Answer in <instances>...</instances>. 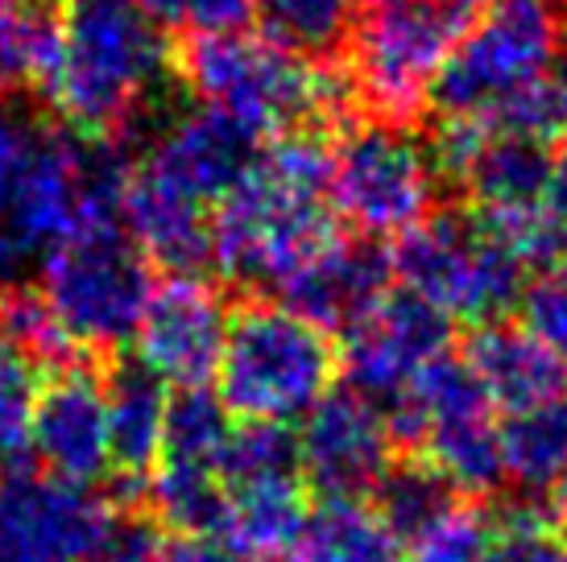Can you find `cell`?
<instances>
[{"mask_svg": "<svg viewBox=\"0 0 567 562\" xmlns=\"http://www.w3.org/2000/svg\"><path fill=\"white\" fill-rule=\"evenodd\" d=\"M128 166L104 140L0 100V294L17 290L66 236L116 219Z\"/></svg>", "mask_w": 567, "mask_h": 562, "instance_id": "obj_1", "label": "cell"}, {"mask_svg": "<svg viewBox=\"0 0 567 562\" xmlns=\"http://www.w3.org/2000/svg\"><path fill=\"white\" fill-rule=\"evenodd\" d=\"M331 145L286 133L257 149L249 174L212 216V261L224 278L282 290L340 236L328 199Z\"/></svg>", "mask_w": 567, "mask_h": 562, "instance_id": "obj_2", "label": "cell"}, {"mask_svg": "<svg viewBox=\"0 0 567 562\" xmlns=\"http://www.w3.org/2000/svg\"><path fill=\"white\" fill-rule=\"evenodd\" d=\"M166 66V33L137 0H75L59 21V46L42 87L63 128L104 140L150 112Z\"/></svg>", "mask_w": 567, "mask_h": 562, "instance_id": "obj_3", "label": "cell"}, {"mask_svg": "<svg viewBox=\"0 0 567 562\" xmlns=\"http://www.w3.org/2000/svg\"><path fill=\"white\" fill-rule=\"evenodd\" d=\"M340 373L331 331L282 302H252L233 314L216 385L224 409L240 422L290 426L323 402Z\"/></svg>", "mask_w": 567, "mask_h": 562, "instance_id": "obj_4", "label": "cell"}, {"mask_svg": "<svg viewBox=\"0 0 567 562\" xmlns=\"http://www.w3.org/2000/svg\"><path fill=\"white\" fill-rule=\"evenodd\" d=\"M183 83L204 108L233 116L252 137L302 133L307 121L344 104L340 79L249 30L190 42L183 54Z\"/></svg>", "mask_w": 567, "mask_h": 562, "instance_id": "obj_5", "label": "cell"}, {"mask_svg": "<svg viewBox=\"0 0 567 562\" xmlns=\"http://www.w3.org/2000/svg\"><path fill=\"white\" fill-rule=\"evenodd\" d=\"M154 269L116 219H92L42 261L38 298L66 347L112 352L137 340L154 298Z\"/></svg>", "mask_w": 567, "mask_h": 562, "instance_id": "obj_6", "label": "cell"}, {"mask_svg": "<svg viewBox=\"0 0 567 562\" xmlns=\"http://www.w3.org/2000/svg\"><path fill=\"white\" fill-rule=\"evenodd\" d=\"M526 273L514 252L485 228L481 216L431 211L390 249V278L447 323H497L526 294Z\"/></svg>", "mask_w": 567, "mask_h": 562, "instance_id": "obj_7", "label": "cell"}, {"mask_svg": "<svg viewBox=\"0 0 567 562\" xmlns=\"http://www.w3.org/2000/svg\"><path fill=\"white\" fill-rule=\"evenodd\" d=\"M440 162L431 145L394 121H364L331 145L328 199L361 240L402 236L435 207Z\"/></svg>", "mask_w": 567, "mask_h": 562, "instance_id": "obj_8", "label": "cell"}, {"mask_svg": "<svg viewBox=\"0 0 567 562\" xmlns=\"http://www.w3.org/2000/svg\"><path fill=\"white\" fill-rule=\"evenodd\" d=\"M559 63V9L551 0H502L460 33L440 79V104L460 121H488L538 87Z\"/></svg>", "mask_w": 567, "mask_h": 562, "instance_id": "obj_9", "label": "cell"}, {"mask_svg": "<svg viewBox=\"0 0 567 562\" xmlns=\"http://www.w3.org/2000/svg\"><path fill=\"white\" fill-rule=\"evenodd\" d=\"M464 17L443 0H394L352 30V87L381 121H410L440 92Z\"/></svg>", "mask_w": 567, "mask_h": 562, "instance_id": "obj_10", "label": "cell"}, {"mask_svg": "<svg viewBox=\"0 0 567 562\" xmlns=\"http://www.w3.org/2000/svg\"><path fill=\"white\" fill-rule=\"evenodd\" d=\"M116 504L47 471L0 476V562H100Z\"/></svg>", "mask_w": 567, "mask_h": 562, "instance_id": "obj_11", "label": "cell"}, {"mask_svg": "<svg viewBox=\"0 0 567 562\" xmlns=\"http://www.w3.org/2000/svg\"><path fill=\"white\" fill-rule=\"evenodd\" d=\"M447 340L452 323L440 311L406 290H385L344 327L340 368L348 373L352 393L385 409L419 381V373L447 356Z\"/></svg>", "mask_w": 567, "mask_h": 562, "instance_id": "obj_12", "label": "cell"}, {"mask_svg": "<svg viewBox=\"0 0 567 562\" xmlns=\"http://www.w3.org/2000/svg\"><path fill=\"white\" fill-rule=\"evenodd\" d=\"M299 471L328 500H364L394 471V430L385 409L352 389H331L302 426Z\"/></svg>", "mask_w": 567, "mask_h": 562, "instance_id": "obj_13", "label": "cell"}, {"mask_svg": "<svg viewBox=\"0 0 567 562\" xmlns=\"http://www.w3.org/2000/svg\"><path fill=\"white\" fill-rule=\"evenodd\" d=\"M233 311L224 294L199 273H178L154 285L137 327V364L154 373L162 385L204 389L207 376H216L224 340H228Z\"/></svg>", "mask_w": 567, "mask_h": 562, "instance_id": "obj_14", "label": "cell"}, {"mask_svg": "<svg viewBox=\"0 0 567 562\" xmlns=\"http://www.w3.org/2000/svg\"><path fill=\"white\" fill-rule=\"evenodd\" d=\"M257 149L261 145L245 125L216 108L195 104L162 121L142 157V170L162 178L178 195H187L190 204L220 207L249 174Z\"/></svg>", "mask_w": 567, "mask_h": 562, "instance_id": "obj_15", "label": "cell"}, {"mask_svg": "<svg viewBox=\"0 0 567 562\" xmlns=\"http://www.w3.org/2000/svg\"><path fill=\"white\" fill-rule=\"evenodd\" d=\"M33 459L47 476L75 488H92L112 471L109 393L92 364L66 360L47 381L33 422Z\"/></svg>", "mask_w": 567, "mask_h": 562, "instance_id": "obj_16", "label": "cell"}, {"mask_svg": "<svg viewBox=\"0 0 567 562\" xmlns=\"http://www.w3.org/2000/svg\"><path fill=\"white\" fill-rule=\"evenodd\" d=\"M116 223L142 249L150 266H162L171 278L199 273L212 261V219L207 207L166 187L150 170H128L116 204Z\"/></svg>", "mask_w": 567, "mask_h": 562, "instance_id": "obj_17", "label": "cell"}, {"mask_svg": "<svg viewBox=\"0 0 567 562\" xmlns=\"http://www.w3.org/2000/svg\"><path fill=\"white\" fill-rule=\"evenodd\" d=\"M390 290V257H381L369 240L336 236L328 249L316 252L307 266L278 290V302L316 327L344 331Z\"/></svg>", "mask_w": 567, "mask_h": 562, "instance_id": "obj_18", "label": "cell"}, {"mask_svg": "<svg viewBox=\"0 0 567 562\" xmlns=\"http://www.w3.org/2000/svg\"><path fill=\"white\" fill-rule=\"evenodd\" d=\"M468 368L481 381L493 409L518 414L526 406H538L567 389V368L547 352V344L526 331V323H485L468 340Z\"/></svg>", "mask_w": 567, "mask_h": 562, "instance_id": "obj_19", "label": "cell"}, {"mask_svg": "<svg viewBox=\"0 0 567 562\" xmlns=\"http://www.w3.org/2000/svg\"><path fill=\"white\" fill-rule=\"evenodd\" d=\"M307 517H311V504H307V480L302 476L224 485L220 538L245 550L252 562L286 559L299 542Z\"/></svg>", "mask_w": 567, "mask_h": 562, "instance_id": "obj_20", "label": "cell"}, {"mask_svg": "<svg viewBox=\"0 0 567 562\" xmlns=\"http://www.w3.org/2000/svg\"><path fill=\"white\" fill-rule=\"evenodd\" d=\"M109 393V435H112V468L128 485H145L150 471L158 468L162 435H166V409L171 393L142 364H121L104 381Z\"/></svg>", "mask_w": 567, "mask_h": 562, "instance_id": "obj_21", "label": "cell"}, {"mask_svg": "<svg viewBox=\"0 0 567 562\" xmlns=\"http://www.w3.org/2000/svg\"><path fill=\"white\" fill-rule=\"evenodd\" d=\"M505 485L522 497H559L567 488V389L505 414L502 422Z\"/></svg>", "mask_w": 567, "mask_h": 562, "instance_id": "obj_22", "label": "cell"}, {"mask_svg": "<svg viewBox=\"0 0 567 562\" xmlns=\"http://www.w3.org/2000/svg\"><path fill=\"white\" fill-rule=\"evenodd\" d=\"M286 562H402V542L369 500H323Z\"/></svg>", "mask_w": 567, "mask_h": 562, "instance_id": "obj_23", "label": "cell"}, {"mask_svg": "<svg viewBox=\"0 0 567 562\" xmlns=\"http://www.w3.org/2000/svg\"><path fill=\"white\" fill-rule=\"evenodd\" d=\"M233 430H237V426H233V414L224 409V402L216 393H207V389L171 393L158 464L220 471L224 451H228V443H233Z\"/></svg>", "mask_w": 567, "mask_h": 562, "instance_id": "obj_24", "label": "cell"}, {"mask_svg": "<svg viewBox=\"0 0 567 562\" xmlns=\"http://www.w3.org/2000/svg\"><path fill=\"white\" fill-rule=\"evenodd\" d=\"M357 0H252L261 38L299 59H328L352 38Z\"/></svg>", "mask_w": 567, "mask_h": 562, "instance_id": "obj_25", "label": "cell"}, {"mask_svg": "<svg viewBox=\"0 0 567 562\" xmlns=\"http://www.w3.org/2000/svg\"><path fill=\"white\" fill-rule=\"evenodd\" d=\"M59 21L50 0H0V100L25 83H42L54 46Z\"/></svg>", "mask_w": 567, "mask_h": 562, "instance_id": "obj_26", "label": "cell"}, {"mask_svg": "<svg viewBox=\"0 0 567 562\" xmlns=\"http://www.w3.org/2000/svg\"><path fill=\"white\" fill-rule=\"evenodd\" d=\"M42 360L0 335V476L21 471L33 455V422L42 402Z\"/></svg>", "mask_w": 567, "mask_h": 562, "instance_id": "obj_27", "label": "cell"}, {"mask_svg": "<svg viewBox=\"0 0 567 562\" xmlns=\"http://www.w3.org/2000/svg\"><path fill=\"white\" fill-rule=\"evenodd\" d=\"M145 497L154 500L158 521H166L178 533H220L224 525L220 471L158 464L145 480Z\"/></svg>", "mask_w": 567, "mask_h": 562, "instance_id": "obj_28", "label": "cell"}, {"mask_svg": "<svg viewBox=\"0 0 567 562\" xmlns=\"http://www.w3.org/2000/svg\"><path fill=\"white\" fill-rule=\"evenodd\" d=\"M493 538L488 513L468 497H452L402 542V562H481Z\"/></svg>", "mask_w": 567, "mask_h": 562, "instance_id": "obj_29", "label": "cell"}, {"mask_svg": "<svg viewBox=\"0 0 567 562\" xmlns=\"http://www.w3.org/2000/svg\"><path fill=\"white\" fill-rule=\"evenodd\" d=\"M278 476H302L295 430L266 426V422H240L224 451L220 480L224 485H252V480H278Z\"/></svg>", "mask_w": 567, "mask_h": 562, "instance_id": "obj_30", "label": "cell"}, {"mask_svg": "<svg viewBox=\"0 0 567 562\" xmlns=\"http://www.w3.org/2000/svg\"><path fill=\"white\" fill-rule=\"evenodd\" d=\"M373 497H378L373 509L385 517V525L398 533V542H406L410 533L419 530L423 521H431L460 492H452V488L443 485L423 459H410V464H394V471L381 480V488Z\"/></svg>", "mask_w": 567, "mask_h": 562, "instance_id": "obj_31", "label": "cell"}, {"mask_svg": "<svg viewBox=\"0 0 567 562\" xmlns=\"http://www.w3.org/2000/svg\"><path fill=\"white\" fill-rule=\"evenodd\" d=\"M162 33H187L190 42L199 38H224V33H240L252 17V0H137Z\"/></svg>", "mask_w": 567, "mask_h": 562, "instance_id": "obj_32", "label": "cell"}, {"mask_svg": "<svg viewBox=\"0 0 567 562\" xmlns=\"http://www.w3.org/2000/svg\"><path fill=\"white\" fill-rule=\"evenodd\" d=\"M522 311H526V331L538 335L547 352L567 368V252L526 281Z\"/></svg>", "mask_w": 567, "mask_h": 562, "instance_id": "obj_33", "label": "cell"}, {"mask_svg": "<svg viewBox=\"0 0 567 562\" xmlns=\"http://www.w3.org/2000/svg\"><path fill=\"white\" fill-rule=\"evenodd\" d=\"M481 562H567V547L559 530H551L530 509H522V513H509L493 525V538H488Z\"/></svg>", "mask_w": 567, "mask_h": 562, "instance_id": "obj_34", "label": "cell"}, {"mask_svg": "<svg viewBox=\"0 0 567 562\" xmlns=\"http://www.w3.org/2000/svg\"><path fill=\"white\" fill-rule=\"evenodd\" d=\"M166 533L158 530V521L145 517H116V525L109 533V547L100 554V562H158Z\"/></svg>", "mask_w": 567, "mask_h": 562, "instance_id": "obj_35", "label": "cell"}, {"mask_svg": "<svg viewBox=\"0 0 567 562\" xmlns=\"http://www.w3.org/2000/svg\"><path fill=\"white\" fill-rule=\"evenodd\" d=\"M158 562H252L220 533H166Z\"/></svg>", "mask_w": 567, "mask_h": 562, "instance_id": "obj_36", "label": "cell"}, {"mask_svg": "<svg viewBox=\"0 0 567 562\" xmlns=\"http://www.w3.org/2000/svg\"><path fill=\"white\" fill-rule=\"evenodd\" d=\"M543 211L551 219V228L567 244V140L551 154V174H547V190H543Z\"/></svg>", "mask_w": 567, "mask_h": 562, "instance_id": "obj_37", "label": "cell"}, {"mask_svg": "<svg viewBox=\"0 0 567 562\" xmlns=\"http://www.w3.org/2000/svg\"><path fill=\"white\" fill-rule=\"evenodd\" d=\"M443 4H452V9H456V13L464 17V13H473V9H481V13H488V9H497L502 0H443Z\"/></svg>", "mask_w": 567, "mask_h": 562, "instance_id": "obj_38", "label": "cell"}, {"mask_svg": "<svg viewBox=\"0 0 567 562\" xmlns=\"http://www.w3.org/2000/svg\"><path fill=\"white\" fill-rule=\"evenodd\" d=\"M555 71L567 79V9H559V63H555Z\"/></svg>", "mask_w": 567, "mask_h": 562, "instance_id": "obj_39", "label": "cell"}, {"mask_svg": "<svg viewBox=\"0 0 567 562\" xmlns=\"http://www.w3.org/2000/svg\"><path fill=\"white\" fill-rule=\"evenodd\" d=\"M559 533L567 538V488L559 492Z\"/></svg>", "mask_w": 567, "mask_h": 562, "instance_id": "obj_40", "label": "cell"}, {"mask_svg": "<svg viewBox=\"0 0 567 562\" xmlns=\"http://www.w3.org/2000/svg\"><path fill=\"white\" fill-rule=\"evenodd\" d=\"M361 4H373V9H381V4H394V0H361Z\"/></svg>", "mask_w": 567, "mask_h": 562, "instance_id": "obj_41", "label": "cell"}]
</instances>
